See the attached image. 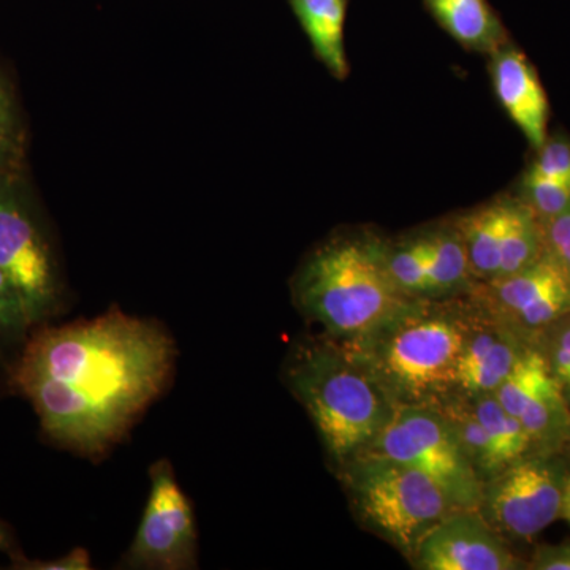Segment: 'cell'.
<instances>
[{
  "label": "cell",
  "instance_id": "6da1fadb",
  "mask_svg": "<svg viewBox=\"0 0 570 570\" xmlns=\"http://www.w3.org/2000/svg\"><path fill=\"white\" fill-rule=\"evenodd\" d=\"M174 337L160 322L111 309L33 326L10 370L52 444L99 461L170 385Z\"/></svg>",
  "mask_w": 570,
  "mask_h": 570
},
{
  "label": "cell",
  "instance_id": "7a4b0ae2",
  "mask_svg": "<svg viewBox=\"0 0 570 570\" xmlns=\"http://www.w3.org/2000/svg\"><path fill=\"white\" fill-rule=\"evenodd\" d=\"M479 314L468 292L406 298L365 335L340 344L396 406H438L453 395L461 352Z\"/></svg>",
  "mask_w": 570,
  "mask_h": 570
},
{
  "label": "cell",
  "instance_id": "3957f363",
  "mask_svg": "<svg viewBox=\"0 0 570 570\" xmlns=\"http://www.w3.org/2000/svg\"><path fill=\"white\" fill-rule=\"evenodd\" d=\"M284 374L340 469L360 455L395 414L392 397L330 337H314L295 346Z\"/></svg>",
  "mask_w": 570,
  "mask_h": 570
},
{
  "label": "cell",
  "instance_id": "277c9868",
  "mask_svg": "<svg viewBox=\"0 0 570 570\" xmlns=\"http://www.w3.org/2000/svg\"><path fill=\"white\" fill-rule=\"evenodd\" d=\"M384 239L373 234L332 236L296 272L292 292L303 316L324 336L348 343L389 316L404 296L390 279Z\"/></svg>",
  "mask_w": 570,
  "mask_h": 570
},
{
  "label": "cell",
  "instance_id": "5b68a950",
  "mask_svg": "<svg viewBox=\"0 0 570 570\" xmlns=\"http://www.w3.org/2000/svg\"><path fill=\"white\" fill-rule=\"evenodd\" d=\"M340 472L356 515L409 560L428 532L456 510L433 479L384 456L362 453Z\"/></svg>",
  "mask_w": 570,
  "mask_h": 570
},
{
  "label": "cell",
  "instance_id": "8992f818",
  "mask_svg": "<svg viewBox=\"0 0 570 570\" xmlns=\"http://www.w3.org/2000/svg\"><path fill=\"white\" fill-rule=\"evenodd\" d=\"M0 268L24 299L33 326L48 324L63 305L58 258L22 171L0 168Z\"/></svg>",
  "mask_w": 570,
  "mask_h": 570
},
{
  "label": "cell",
  "instance_id": "52a82bcc",
  "mask_svg": "<svg viewBox=\"0 0 570 570\" xmlns=\"http://www.w3.org/2000/svg\"><path fill=\"white\" fill-rule=\"evenodd\" d=\"M362 453L419 469L438 483L456 510L480 508L482 479L436 406H396L389 425Z\"/></svg>",
  "mask_w": 570,
  "mask_h": 570
},
{
  "label": "cell",
  "instance_id": "ba28073f",
  "mask_svg": "<svg viewBox=\"0 0 570 570\" xmlns=\"http://www.w3.org/2000/svg\"><path fill=\"white\" fill-rule=\"evenodd\" d=\"M569 474L561 453H530L483 482L480 515L505 540H531L560 519Z\"/></svg>",
  "mask_w": 570,
  "mask_h": 570
},
{
  "label": "cell",
  "instance_id": "9c48e42d",
  "mask_svg": "<svg viewBox=\"0 0 570 570\" xmlns=\"http://www.w3.org/2000/svg\"><path fill=\"white\" fill-rule=\"evenodd\" d=\"M149 497L137 534L118 562L126 570L198 568V534L193 502L184 493L170 461L149 469Z\"/></svg>",
  "mask_w": 570,
  "mask_h": 570
},
{
  "label": "cell",
  "instance_id": "30bf717a",
  "mask_svg": "<svg viewBox=\"0 0 570 570\" xmlns=\"http://www.w3.org/2000/svg\"><path fill=\"white\" fill-rule=\"evenodd\" d=\"M468 294L534 347L551 325L570 314V275L547 250L520 272L475 283Z\"/></svg>",
  "mask_w": 570,
  "mask_h": 570
},
{
  "label": "cell",
  "instance_id": "8fae6325",
  "mask_svg": "<svg viewBox=\"0 0 570 570\" xmlns=\"http://www.w3.org/2000/svg\"><path fill=\"white\" fill-rule=\"evenodd\" d=\"M493 395L520 420L534 452L562 453L569 448L570 404L538 347H530L520 356Z\"/></svg>",
  "mask_w": 570,
  "mask_h": 570
},
{
  "label": "cell",
  "instance_id": "7c38bea8",
  "mask_svg": "<svg viewBox=\"0 0 570 570\" xmlns=\"http://www.w3.org/2000/svg\"><path fill=\"white\" fill-rule=\"evenodd\" d=\"M411 562L420 570L528 569L479 510H455L445 517L423 538Z\"/></svg>",
  "mask_w": 570,
  "mask_h": 570
},
{
  "label": "cell",
  "instance_id": "4fadbf2b",
  "mask_svg": "<svg viewBox=\"0 0 570 570\" xmlns=\"http://www.w3.org/2000/svg\"><path fill=\"white\" fill-rule=\"evenodd\" d=\"M479 307L478 322L461 352L453 395L471 397L497 392L499 385L512 373L520 356L528 348L534 347L491 317L482 306Z\"/></svg>",
  "mask_w": 570,
  "mask_h": 570
},
{
  "label": "cell",
  "instance_id": "5bb4252c",
  "mask_svg": "<svg viewBox=\"0 0 570 570\" xmlns=\"http://www.w3.org/2000/svg\"><path fill=\"white\" fill-rule=\"evenodd\" d=\"M490 75L498 102L534 151L549 138L550 104L538 71L512 41L490 55Z\"/></svg>",
  "mask_w": 570,
  "mask_h": 570
},
{
  "label": "cell",
  "instance_id": "9a60e30c",
  "mask_svg": "<svg viewBox=\"0 0 570 570\" xmlns=\"http://www.w3.org/2000/svg\"><path fill=\"white\" fill-rule=\"evenodd\" d=\"M519 195L504 194L489 204L461 214L452 220L466 249L475 283H485L499 275L502 247Z\"/></svg>",
  "mask_w": 570,
  "mask_h": 570
},
{
  "label": "cell",
  "instance_id": "2e32d148",
  "mask_svg": "<svg viewBox=\"0 0 570 570\" xmlns=\"http://www.w3.org/2000/svg\"><path fill=\"white\" fill-rule=\"evenodd\" d=\"M425 3L439 26L469 51L490 56L510 40L489 0H425Z\"/></svg>",
  "mask_w": 570,
  "mask_h": 570
},
{
  "label": "cell",
  "instance_id": "e0dca14e",
  "mask_svg": "<svg viewBox=\"0 0 570 570\" xmlns=\"http://www.w3.org/2000/svg\"><path fill=\"white\" fill-rule=\"evenodd\" d=\"M292 10L314 52L337 80L348 73L344 28L347 0H291Z\"/></svg>",
  "mask_w": 570,
  "mask_h": 570
},
{
  "label": "cell",
  "instance_id": "ac0fdd59",
  "mask_svg": "<svg viewBox=\"0 0 570 570\" xmlns=\"http://www.w3.org/2000/svg\"><path fill=\"white\" fill-rule=\"evenodd\" d=\"M426 232V296L464 294L475 284L466 249L452 220Z\"/></svg>",
  "mask_w": 570,
  "mask_h": 570
},
{
  "label": "cell",
  "instance_id": "d6986e66",
  "mask_svg": "<svg viewBox=\"0 0 570 570\" xmlns=\"http://www.w3.org/2000/svg\"><path fill=\"white\" fill-rule=\"evenodd\" d=\"M436 407L448 419L453 433L459 439L461 449L466 453L468 460L471 461L472 468L475 469L482 482L504 469L489 431L472 411L468 397L453 395L442 401Z\"/></svg>",
  "mask_w": 570,
  "mask_h": 570
},
{
  "label": "cell",
  "instance_id": "ffe728a7",
  "mask_svg": "<svg viewBox=\"0 0 570 570\" xmlns=\"http://www.w3.org/2000/svg\"><path fill=\"white\" fill-rule=\"evenodd\" d=\"M468 401L482 425L489 431L502 466L508 468L515 461L534 453L530 434L519 419L513 417L501 406L493 393L471 396Z\"/></svg>",
  "mask_w": 570,
  "mask_h": 570
},
{
  "label": "cell",
  "instance_id": "44dd1931",
  "mask_svg": "<svg viewBox=\"0 0 570 570\" xmlns=\"http://www.w3.org/2000/svg\"><path fill=\"white\" fill-rule=\"evenodd\" d=\"M426 232L385 242L384 258L390 279L404 296H426Z\"/></svg>",
  "mask_w": 570,
  "mask_h": 570
},
{
  "label": "cell",
  "instance_id": "7402d4cb",
  "mask_svg": "<svg viewBox=\"0 0 570 570\" xmlns=\"http://www.w3.org/2000/svg\"><path fill=\"white\" fill-rule=\"evenodd\" d=\"M26 157V130L20 107L9 82L0 75V168L22 171Z\"/></svg>",
  "mask_w": 570,
  "mask_h": 570
},
{
  "label": "cell",
  "instance_id": "603a6c76",
  "mask_svg": "<svg viewBox=\"0 0 570 570\" xmlns=\"http://www.w3.org/2000/svg\"><path fill=\"white\" fill-rule=\"evenodd\" d=\"M33 324L13 281L0 268V351L21 348Z\"/></svg>",
  "mask_w": 570,
  "mask_h": 570
},
{
  "label": "cell",
  "instance_id": "cb8c5ba5",
  "mask_svg": "<svg viewBox=\"0 0 570 570\" xmlns=\"http://www.w3.org/2000/svg\"><path fill=\"white\" fill-rule=\"evenodd\" d=\"M535 347L546 358L551 376L558 382L570 404V314L551 325L539 337Z\"/></svg>",
  "mask_w": 570,
  "mask_h": 570
},
{
  "label": "cell",
  "instance_id": "d4e9b609",
  "mask_svg": "<svg viewBox=\"0 0 570 570\" xmlns=\"http://www.w3.org/2000/svg\"><path fill=\"white\" fill-rule=\"evenodd\" d=\"M527 175L543 179L570 183V138L566 135H553L535 151L534 160Z\"/></svg>",
  "mask_w": 570,
  "mask_h": 570
},
{
  "label": "cell",
  "instance_id": "484cf974",
  "mask_svg": "<svg viewBox=\"0 0 570 570\" xmlns=\"http://www.w3.org/2000/svg\"><path fill=\"white\" fill-rule=\"evenodd\" d=\"M91 554L86 549H73L55 560H31L21 551L11 554L10 569L13 570H91Z\"/></svg>",
  "mask_w": 570,
  "mask_h": 570
},
{
  "label": "cell",
  "instance_id": "4316f807",
  "mask_svg": "<svg viewBox=\"0 0 570 570\" xmlns=\"http://www.w3.org/2000/svg\"><path fill=\"white\" fill-rule=\"evenodd\" d=\"M542 225L547 253L557 258L570 275V209Z\"/></svg>",
  "mask_w": 570,
  "mask_h": 570
},
{
  "label": "cell",
  "instance_id": "83f0119b",
  "mask_svg": "<svg viewBox=\"0 0 570 570\" xmlns=\"http://www.w3.org/2000/svg\"><path fill=\"white\" fill-rule=\"evenodd\" d=\"M528 569L570 570V542L539 546L528 562Z\"/></svg>",
  "mask_w": 570,
  "mask_h": 570
},
{
  "label": "cell",
  "instance_id": "f1b7e54d",
  "mask_svg": "<svg viewBox=\"0 0 570 570\" xmlns=\"http://www.w3.org/2000/svg\"><path fill=\"white\" fill-rule=\"evenodd\" d=\"M0 551L9 554V557L17 553V551H20L18 550L13 532H11L9 524H7L2 519H0Z\"/></svg>",
  "mask_w": 570,
  "mask_h": 570
},
{
  "label": "cell",
  "instance_id": "f546056e",
  "mask_svg": "<svg viewBox=\"0 0 570 570\" xmlns=\"http://www.w3.org/2000/svg\"><path fill=\"white\" fill-rule=\"evenodd\" d=\"M562 519H566L570 523V474L568 483H566L564 501H562Z\"/></svg>",
  "mask_w": 570,
  "mask_h": 570
}]
</instances>
